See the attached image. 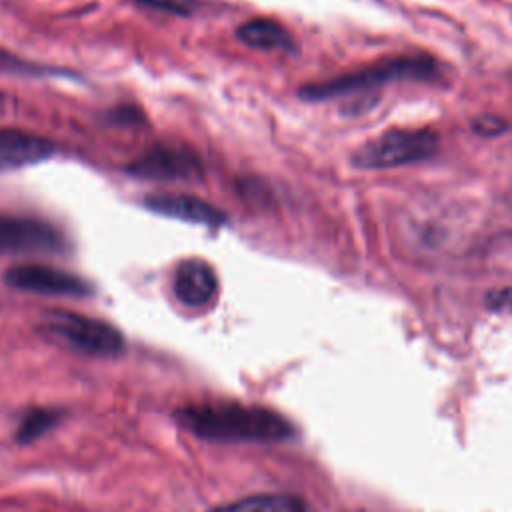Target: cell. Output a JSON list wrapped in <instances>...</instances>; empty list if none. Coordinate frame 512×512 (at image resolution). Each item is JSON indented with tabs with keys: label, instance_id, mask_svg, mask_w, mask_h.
<instances>
[{
	"label": "cell",
	"instance_id": "cell-1",
	"mask_svg": "<svg viewBox=\"0 0 512 512\" xmlns=\"http://www.w3.org/2000/svg\"><path fill=\"white\" fill-rule=\"evenodd\" d=\"M174 418L190 434L212 442H282L294 436L290 420L254 404H192L178 408Z\"/></svg>",
	"mask_w": 512,
	"mask_h": 512
},
{
	"label": "cell",
	"instance_id": "cell-2",
	"mask_svg": "<svg viewBox=\"0 0 512 512\" xmlns=\"http://www.w3.org/2000/svg\"><path fill=\"white\" fill-rule=\"evenodd\" d=\"M440 74V66L434 58L428 56H396V58H382L376 60L362 70L336 76L324 82L306 84L300 88V98L308 102L332 100V98H346L356 94H366L376 86L394 82V80H432Z\"/></svg>",
	"mask_w": 512,
	"mask_h": 512
},
{
	"label": "cell",
	"instance_id": "cell-3",
	"mask_svg": "<svg viewBox=\"0 0 512 512\" xmlns=\"http://www.w3.org/2000/svg\"><path fill=\"white\" fill-rule=\"evenodd\" d=\"M440 138L432 128H392L364 142L352 156L362 170L406 166L436 154Z\"/></svg>",
	"mask_w": 512,
	"mask_h": 512
},
{
	"label": "cell",
	"instance_id": "cell-4",
	"mask_svg": "<svg viewBox=\"0 0 512 512\" xmlns=\"http://www.w3.org/2000/svg\"><path fill=\"white\" fill-rule=\"evenodd\" d=\"M40 328L54 342L90 356H118L124 350V336L116 326L78 312L48 310Z\"/></svg>",
	"mask_w": 512,
	"mask_h": 512
},
{
	"label": "cell",
	"instance_id": "cell-5",
	"mask_svg": "<svg viewBox=\"0 0 512 512\" xmlns=\"http://www.w3.org/2000/svg\"><path fill=\"white\" fill-rule=\"evenodd\" d=\"M64 248V236L48 222L0 216V254H58Z\"/></svg>",
	"mask_w": 512,
	"mask_h": 512
},
{
	"label": "cell",
	"instance_id": "cell-6",
	"mask_svg": "<svg viewBox=\"0 0 512 512\" xmlns=\"http://www.w3.org/2000/svg\"><path fill=\"white\" fill-rule=\"evenodd\" d=\"M8 286L34 294L82 298L92 292L90 284L76 274L44 264H18L4 272Z\"/></svg>",
	"mask_w": 512,
	"mask_h": 512
},
{
	"label": "cell",
	"instance_id": "cell-7",
	"mask_svg": "<svg viewBox=\"0 0 512 512\" xmlns=\"http://www.w3.org/2000/svg\"><path fill=\"white\" fill-rule=\"evenodd\" d=\"M126 170L132 176L148 180H188L202 174L198 156L180 146H156L130 162Z\"/></svg>",
	"mask_w": 512,
	"mask_h": 512
},
{
	"label": "cell",
	"instance_id": "cell-8",
	"mask_svg": "<svg viewBox=\"0 0 512 512\" xmlns=\"http://www.w3.org/2000/svg\"><path fill=\"white\" fill-rule=\"evenodd\" d=\"M142 204L150 212L176 218L182 222H190V224H202L208 228H218L226 224V214L218 206L192 194L156 192V194L144 196Z\"/></svg>",
	"mask_w": 512,
	"mask_h": 512
},
{
	"label": "cell",
	"instance_id": "cell-9",
	"mask_svg": "<svg viewBox=\"0 0 512 512\" xmlns=\"http://www.w3.org/2000/svg\"><path fill=\"white\" fill-rule=\"evenodd\" d=\"M54 144L38 134L0 128V172L38 164L54 156Z\"/></svg>",
	"mask_w": 512,
	"mask_h": 512
},
{
	"label": "cell",
	"instance_id": "cell-10",
	"mask_svg": "<svg viewBox=\"0 0 512 512\" xmlns=\"http://www.w3.org/2000/svg\"><path fill=\"white\" fill-rule=\"evenodd\" d=\"M172 288L184 306L200 308L214 298L218 280L208 262L200 258H188L176 266Z\"/></svg>",
	"mask_w": 512,
	"mask_h": 512
},
{
	"label": "cell",
	"instance_id": "cell-11",
	"mask_svg": "<svg viewBox=\"0 0 512 512\" xmlns=\"http://www.w3.org/2000/svg\"><path fill=\"white\" fill-rule=\"evenodd\" d=\"M236 38L258 50H294V38L290 32L270 18H254L240 24L236 28Z\"/></svg>",
	"mask_w": 512,
	"mask_h": 512
},
{
	"label": "cell",
	"instance_id": "cell-12",
	"mask_svg": "<svg viewBox=\"0 0 512 512\" xmlns=\"http://www.w3.org/2000/svg\"><path fill=\"white\" fill-rule=\"evenodd\" d=\"M210 512H308V508L300 498L290 494H252L220 504Z\"/></svg>",
	"mask_w": 512,
	"mask_h": 512
},
{
	"label": "cell",
	"instance_id": "cell-13",
	"mask_svg": "<svg viewBox=\"0 0 512 512\" xmlns=\"http://www.w3.org/2000/svg\"><path fill=\"white\" fill-rule=\"evenodd\" d=\"M60 420L62 412L56 408H32L22 416L16 428V442L30 444L44 436L48 430H52Z\"/></svg>",
	"mask_w": 512,
	"mask_h": 512
},
{
	"label": "cell",
	"instance_id": "cell-14",
	"mask_svg": "<svg viewBox=\"0 0 512 512\" xmlns=\"http://www.w3.org/2000/svg\"><path fill=\"white\" fill-rule=\"evenodd\" d=\"M134 2L144 6V8H152V10L168 12V14H178V16L192 14L198 8V0H134Z\"/></svg>",
	"mask_w": 512,
	"mask_h": 512
},
{
	"label": "cell",
	"instance_id": "cell-15",
	"mask_svg": "<svg viewBox=\"0 0 512 512\" xmlns=\"http://www.w3.org/2000/svg\"><path fill=\"white\" fill-rule=\"evenodd\" d=\"M472 130L480 136H486V138H492V136H498L500 132L506 130V122L500 118V116H492V114H484L480 118H476L472 122Z\"/></svg>",
	"mask_w": 512,
	"mask_h": 512
},
{
	"label": "cell",
	"instance_id": "cell-16",
	"mask_svg": "<svg viewBox=\"0 0 512 512\" xmlns=\"http://www.w3.org/2000/svg\"><path fill=\"white\" fill-rule=\"evenodd\" d=\"M486 306L494 312H504V314H512V286L506 288H498L488 292L486 296Z\"/></svg>",
	"mask_w": 512,
	"mask_h": 512
}]
</instances>
